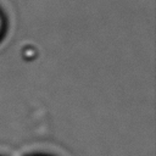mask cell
<instances>
[{
	"instance_id": "obj_1",
	"label": "cell",
	"mask_w": 156,
	"mask_h": 156,
	"mask_svg": "<svg viewBox=\"0 0 156 156\" xmlns=\"http://www.w3.org/2000/svg\"><path fill=\"white\" fill-rule=\"evenodd\" d=\"M4 28H5V20L2 17V13L0 12V38H1L2 33H4Z\"/></svg>"
}]
</instances>
